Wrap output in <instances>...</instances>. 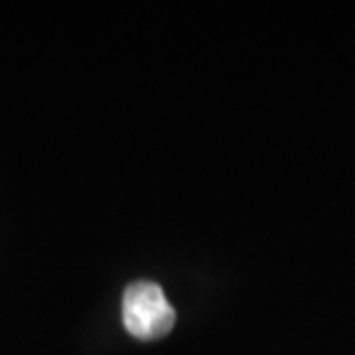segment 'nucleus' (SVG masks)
Listing matches in <instances>:
<instances>
[{
	"instance_id": "1",
	"label": "nucleus",
	"mask_w": 355,
	"mask_h": 355,
	"mask_svg": "<svg viewBox=\"0 0 355 355\" xmlns=\"http://www.w3.org/2000/svg\"><path fill=\"white\" fill-rule=\"evenodd\" d=\"M123 323L139 342H155L173 330L175 311L155 282H134L123 295Z\"/></svg>"
}]
</instances>
